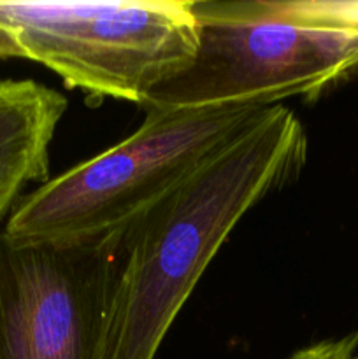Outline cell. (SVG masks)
<instances>
[{
  "instance_id": "1",
  "label": "cell",
  "mask_w": 358,
  "mask_h": 359,
  "mask_svg": "<svg viewBox=\"0 0 358 359\" xmlns=\"http://www.w3.org/2000/svg\"><path fill=\"white\" fill-rule=\"evenodd\" d=\"M307 139L288 107H267L118 237L104 359H154L239 221L298 177Z\"/></svg>"
},
{
  "instance_id": "2",
  "label": "cell",
  "mask_w": 358,
  "mask_h": 359,
  "mask_svg": "<svg viewBox=\"0 0 358 359\" xmlns=\"http://www.w3.org/2000/svg\"><path fill=\"white\" fill-rule=\"evenodd\" d=\"M263 109H146L132 135L23 196L4 233L20 244L58 245L114 237L195 174Z\"/></svg>"
},
{
  "instance_id": "3",
  "label": "cell",
  "mask_w": 358,
  "mask_h": 359,
  "mask_svg": "<svg viewBox=\"0 0 358 359\" xmlns=\"http://www.w3.org/2000/svg\"><path fill=\"white\" fill-rule=\"evenodd\" d=\"M197 49L144 109L272 107L311 98L358 67V30L304 20L283 2L193 0Z\"/></svg>"
},
{
  "instance_id": "4",
  "label": "cell",
  "mask_w": 358,
  "mask_h": 359,
  "mask_svg": "<svg viewBox=\"0 0 358 359\" xmlns=\"http://www.w3.org/2000/svg\"><path fill=\"white\" fill-rule=\"evenodd\" d=\"M0 27L70 88L139 105L188 65L199 35L193 0H0Z\"/></svg>"
},
{
  "instance_id": "5",
  "label": "cell",
  "mask_w": 358,
  "mask_h": 359,
  "mask_svg": "<svg viewBox=\"0 0 358 359\" xmlns=\"http://www.w3.org/2000/svg\"><path fill=\"white\" fill-rule=\"evenodd\" d=\"M118 237L20 244L0 231V359H104Z\"/></svg>"
},
{
  "instance_id": "6",
  "label": "cell",
  "mask_w": 358,
  "mask_h": 359,
  "mask_svg": "<svg viewBox=\"0 0 358 359\" xmlns=\"http://www.w3.org/2000/svg\"><path fill=\"white\" fill-rule=\"evenodd\" d=\"M67 100L32 79L0 81V221L30 182L48 181L49 146Z\"/></svg>"
},
{
  "instance_id": "7",
  "label": "cell",
  "mask_w": 358,
  "mask_h": 359,
  "mask_svg": "<svg viewBox=\"0 0 358 359\" xmlns=\"http://www.w3.org/2000/svg\"><path fill=\"white\" fill-rule=\"evenodd\" d=\"M291 14L319 23L339 25L358 30V0L354 2H325V0H290L283 2Z\"/></svg>"
},
{
  "instance_id": "8",
  "label": "cell",
  "mask_w": 358,
  "mask_h": 359,
  "mask_svg": "<svg viewBox=\"0 0 358 359\" xmlns=\"http://www.w3.org/2000/svg\"><path fill=\"white\" fill-rule=\"evenodd\" d=\"M358 347V332L337 340H325L311 347L300 349L290 359H353Z\"/></svg>"
},
{
  "instance_id": "9",
  "label": "cell",
  "mask_w": 358,
  "mask_h": 359,
  "mask_svg": "<svg viewBox=\"0 0 358 359\" xmlns=\"http://www.w3.org/2000/svg\"><path fill=\"white\" fill-rule=\"evenodd\" d=\"M0 58H25L23 49L18 44L14 35L0 27Z\"/></svg>"
},
{
  "instance_id": "10",
  "label": "cell",
  "mask_w": 358,
  "mask_h": 359,
  "mask_svg": "<svg viewBox=\"0 0 358 359\" xmlns=\"http://www.w3.org/2000/svg\"><path fill=\"white\" fill-rule=\"evenodd\" d=\"M353 359H358V358H353Z\"/></svg>"
}]
</instances>
